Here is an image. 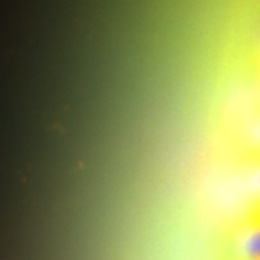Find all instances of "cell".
I'll return each instance as SVG.
<instances>
[{
	"instance_id": "cell-1",
	"label": "cell",
	"mask_w": 260,
	"mask_h": 260,
	"mask_svg": "<svg viewBox=\"0 0 260 260\" xmlns=\"http://www.w3.org/2000/svg\"><path fill=\"white\" fill-rule=\"evenodd\" d=\"M242 254L246 260H260V223L243 236Z\"/></svg>"
},
{
	"instance_id": "cell-2",
	"label": "cell",
	"mask_w": 260,
	"mask_h": 260,
	"mask_svg": "<svg viewBox=\"0 0 260 260\" xmlns=\"http://www.w3.org/2000/svg\"><path fill=\"white\" fill-rule=\"evenodd\" d=\"M254 184H256V186L260 189V169L254 174Z\"/></svg>"
},
{
	"instance_id": "cell-3",
	"label": "cell",
	"mask_w": 260,
	"mask_h": 260,
	"mask_svg": "<svg viewBox=\"0 0 260 260\" xmlns=\"http://www.w3.org/2000/svg\"><path fill=\"white\" fill-rule=\"evenodd\" d=\"M257 133H259V136H260V129H259V132H257Z\"/></svg>"
}]
</instances>
